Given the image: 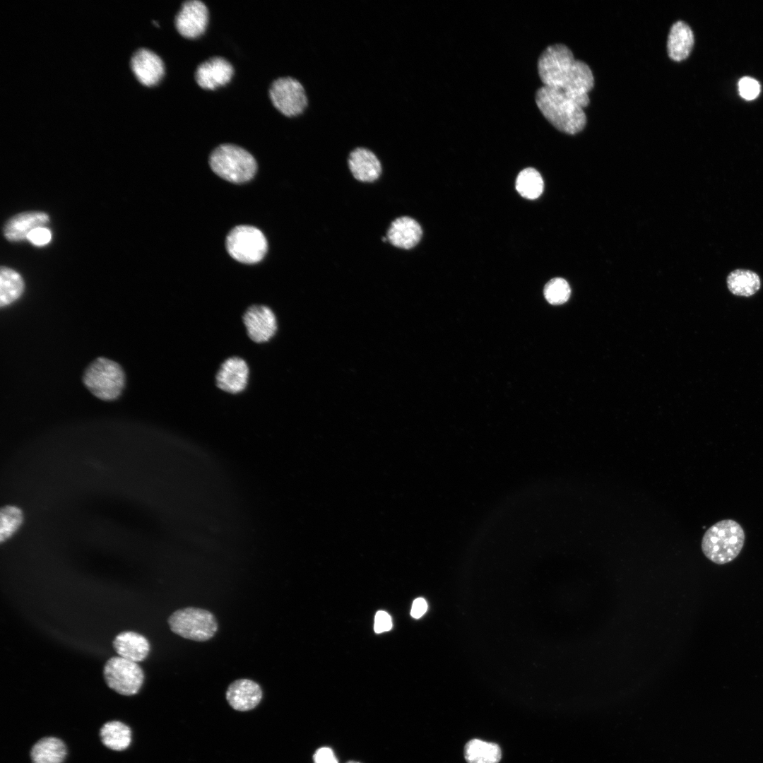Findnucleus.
<instances>
[{
	"instance_id": "1",
	"label": "nucleus",
	"mask_w": 763,
	"mask_h": 763,
	"mask_svg": "<svg viewBox=\"0 0 763 763\" xmlns=\"http://www.w3.org/2000/svg\"><path fill=\"white\" fill-rule=\"evenodd\" d=\"M538 72L543 85L562 92L583 108L588 105V93L594 83L592 71L586 63L575 59L567 46H548L539 57Z\"/></svg>"
},
{
	"instance_id": "2",
	"label": "nucleus",
	"mask_w": 763,
	"mask_h": 763,
	"mask_svg": "<svg viewBox=\"0 0 763 763\" xmlns=\"http://www.w3.org/2000/svg\"><path fill=\"white\" fill-rule=\"evenodd\" d=\"M535 100L544 117L557 130L575 134L584 128L586 117L583 107L562 92L543 85L537 90Z\"/></svg>"
},
{
	"instance_id": "3",
	"label": "nucleus",
	"mask_w": 763,
	"mask_h": 763,
	"mask_svg": "<svg viewBox=\"0 0 763 763\" xmlns=\"http://www.w3.org/2000/svg\"><path fill=\"white\" fill-rule=\"evenodd\" d=\"M745 540L742 526L732 519H724L712 525L704 533L702 550L709 560L725 564L735 560L741 552Z\"/></svg>"
},
{
	"instance_id": "4",
	"label": "nucleus",
	"mask_w": 763,
	"mask_h": 763,
	"mask_svg": "<svg viewBox=\"0 0 763 763\" xmlns=\"http://www.w3.org/2000/svg\"><path fill=\"white\" fill-rule=\"evenodd\" d=\"M212 170L223 179L233 183L251 180L257 170L253 155L243 148L232 143L216 147L209 157Z\"/></svg>"
},
{
	"instance_id": "5",
	"label": "nucleus",
	"mask_w": 763,
	"mask_h": 763,
	"mask_svg": "<svg viewBox=\"0 0 763 763\" xmlns=\"http://www.w3.org/2000/svg\"><path fill=\"white\" fill-rule=\"evenodd\" d=\"M125 373L117 362L99 357L85 369L83 382L89 391L105 401L117 399L125 386Z\"/></svg>"
},
{
	"instance_id": "6",
	"label": "nucleus",
	"mask_w": 763,
	"mask_h": 763,
	"mask_svg": "<svg viewBox=\"0 0 763 763\" xmlns=\"http://www.w3.org/2000/svg\"><path fill=\"white\" fill-rule=\"evenodd\" d=\"M168 625L176 634L196 641L209 640L218 630L217 620L211 612L192 607L175 611L168 618Z\"/></svg>"
},
{
	"instance_id": "7",
	"label": "nucleus",
	"mask_w": 763,
	"mask_h": 763,
	"mask_svg": "<svg viewBox=\"0 0 763 763\" xmlns=\"http://www.w3.org/2000/svg\"><path fill=\"white\" fill-rule=\"evenodd\" d=\"M268 95L276 110L288 118L301 115L309 105L305 87L298 78L290 75L273 80L268 89Z\"/></svg>"
},
{
	"instance_id": "8",
	"label": "nucleus",
	"mask_w": 763,
	"mask_h": 763,
	"mask_svg": "<svg viewBox=\"0 0 763 763\" xmlns=\"http://www.w3.org/2000/svg\"><path fill=\"white\" fill-rule=\"evenodd\" d=\"M226 249L237 261L255 264L264 257L267 251V241L262 232L256 227L239 225L228 233Z\"/></svg>"
},
{
	"instance_id": "9",
	"label": "nucleus",
	"mask_w": 763,
	"mask_h": 763,
	"mask_svg": "<svg viewBox=\"0 0 763 763\" xmlns=\"http://www.w3.org/2000/svg\"><path fill=\"white\" fill-rule=\"evenodd\" d=\"M107 685L123 696L136 694L144 682V673L136 663L121 656H114L107 661L103 668Z\"/></svg>"
},
{
	"instance_id": "10",
	"label": "nucleus",
	"mask_w": 763,
	"mask_h": 763,
	"mask_svg": "<svg viewBox=\"0 0 763 763\" xmlns=\"http://www.w3.org/2000/svg\"><path fill=\"white\" fill-rule=\"evenodd\" d=\"M208 22V10L199 0L184 1L175 16L178 32L187 38H196L205 31Z\"/></svg>"
},
{
	"instance_id": "11",
	"label": "nucleus",
	"mask_w": 763,
	"mask_h": 763,
	"mask_svg": "<svg viewBox=\"0 0 763 763\" xmlns=\"http://www.w3.org/2000/svg\"><path fill=\"white\" fill-rule=\"evenodd\" d=\"M248 336L260 343L269 341L277 331L276 318L273 311L265 305H252L243 315Z\"/></svg>"
},
{
	"instance_id": "12",
	"label": "nucleus",
	"mask_w": 763,
	"mask_h": 763,
	"mask_svg": "<svg viewBox=\"0 0 763 763\" xmlns=\"http://www.w3.org/2000/svg\"><path fill=\"white\" fill-rule=\"evenodd\" d=\"M233 73L234 69L229 61L222 57H213L198 66L195 80L201 88L214 90L228 83Z\"/></svg>"
},
{
	"instance_id": "13",
	"label": "nucleus",
	"mask_w": 763,
	"mask_h": 763,
	"mask_svg": "<svg viewBox=\"0 0 763 763\" xmlns=\"http://www.w3.org/2000/svg\"><path fill=\"white\" fill-rule=\"evenodd\" d=\"M347 163L350 172L358 181L372 182L382 173V164L377 155L366 146H356L348 155Z\"/></svg>"
},
{
	"instance_id": "14",
	"label": "nucleus",
	"mask_w": 763,
	"mask_h": 763,
	"mask_svg": "<svg viewBox=\"0 0 763 763\" xmlns=\"http://www.w3.org/2000/svg\"><path fill=\"white\" fill-rule=\"evenodd\" d=\"M130 64L136 78L146 85L157 84L165 73L162 60L147 48L136 50L131 56Z\"/></svg>"
},
{
	"instance_id": "15",
	"label": "nucleus",
	"mask_w": 763,
	"mask_h": 763,
	"mask_svg": "<svg viewBox=\"0 0 763 763\" xmlns=\"http://www.w3.org/2000/svg\"><path fill=\"white\" fill-rule=\"evenodd\" d=\"M249 367L246 362L239 357L227 358L221 365L216 374V385L221 390L237 394L242 391L247 384Z\"/></svg>"
},
{
	"instance_id": "16",
	"label": "nucleus",
	"mask_w": 763,
	"mask_h": 763,
	"mask_svg": "<svg viewBox=\"0 0 763 763\" xmlns=\"http://www.w3.org/2000/svg\"><path fill=\"white\" fill-rule=\"evenodd\" d=\"M263 692L258 683L249 679H238L227 687L225 697L230 706L239 711L254 709L261 702Z\"/></svg>"
},
{
	"instance_id": "17",
	"label": "nucleus",
	"mask_w": 763,
	"mask_h": 763,
	"mask_svg": "<svg viewBox=\"0 0 763 763\" xmlns=\"http://www.w3.org/2000/svg\"><path fill=\"white\" fill-rule=\"evenodd\" d=\"M49 222V215L45 212H23L7 220L4 226L3 233L7 240L20 242L26 239L31 231L45 227Z\"/></svg>"
},
{
	"instance_id": "18",
	"label": "nucleus",
	"mask_w": 763,
	"mask_h": 763,
	"mask_svg": "<svg viewBox=\"0 0 763 763\" xmlns=\"http://www.w3.org/2000/svg\"><path fill=\"white\" fill-rule=\"evenodd\" d=\"M422 235V228L415 220L403 216L391 223L386 238L396 247L409 249L420 242Z\"/></svg>"
},
{
	"instance_id": "19",
	"label": "nucleus",
	"mask_w": 763,
	"mask_h": 763,
	"mask_svg": "<svg viewBox=\"0 0 763 763\" xmlns=\"http://www.w3.org/2000/svg\"><path fill=\"white\" fill-rule=\"evenodd\" d=\"M68 754L65 742L53 735L40 738L30 750L31 763H65Z\"/></svg>"
},
{
	"instance_id": "20",
	"label": "nucleus",
	"mask_w": 763,
	"mask_h": 763,
	"mask_svg": "<svg viewBox=\"0 0 763 763\" xmlns=\"http://www.w3.org/2000/svg\"><path fill=\"white\" fill-rule=\"evenodd\" d=\"M113 647L119 656L136 663L146 658L150 648L144 636L131 631L117 634L113 641Z\"/></svg>"
},
{
	"instance_id": "21",
	"label": "nucleus",
	"mask_w": 763,
	"mask_h": 763,
	"mask_svg": "<svg viewBox=\"0 0 763 763\" xmlns=\"http://www.w3.org/2000/svg\"><path fill=\"white\" fill-rule=\"evenodd\" d=\"M99 736L105 747L116 752L128 750L133 740L132 729L119 720L105 723L100 729Z\"/></svg>"
},
{
	"instance_id": "22",
	"label": "nucleus",
	"mask_w": 763,
	"mask_h": 763,
	"mask_svg": "<svg viewBox=\"0 0 763 763\" xmlns=\"http://www.w3.org/2000/svg\"><path fill=\"white\" fill-rule=\"evenodd\" d=\"M694 44L691 28L683 21L675 23L670 30L667 50L670 58L676 61L687 59Z\"/></svg>"
},
{
	"instance_id": "23",
	"label": "nucleus",
	"mask_w": 763,
	"mask_h": 763,
	"mask_svg": "<svg viewBox=\"0 0 763 763\" xmlns=\"http://www.w3.org/2000/svg\"><path fill=\"white\" fill-rule=\"evenodd\" d=\"M463 755L466 763H499L502 752L496 743L473 738L465 744Z\"/></svg>"
},
{
	"instance_id": "24",
	"label": "nucleus",
	"mask_w": 763,
	"mask_h": 763,
	"mask_svg": "<svg viewBox=\"0 0 763 763\" xmlns=\"http://www.w3.org/2000/svg\"><path fill=\"white\" fill-rule=\"evenodd\" d=\"M24 281L16 271L6 266L1 267L0 305L6 307L16 301L24 291Z\"/></svg>"
},
{
	"instance_id": "25",
	"label": "nucleus",
	"mask_w": 763,
	"mask_h": 763,
	"mask_svg": "<svg viewBox=\"0 0 763 763\" xmlns=\"http://www.w3.org/2000/svg\"><path fill=\"white\" fill-rule=\"evenodd\" d=\"M760 285L758 275L750 270H735L727 278L728 288L735 295L751 296L757 292Z\"/></svg>"
},
{
	"instance_id": "26",
	"label": "nucleus",
	"mask_w": 763,
	"mask_h": 763,
	"mask_svg": "<svg viewBox=\"0 0 763 763\" xmlns=\"http://www.w3.org/2000/svg\"><path fill=\"white\" fill-rule=\"evenodd\" d=\"M543 186L540 174L531 167L521 171L516 181L517 191L521 196L528 199L539 197L543 191Z\"/></svg>"
},
{
	"instance_id": "27",
	"label": "nucleus",
	"mask_w": 763,
	"mask_h": 763,
	"mask_svg": "<svg viewBox=\"0 0 763 763\" xmlns=\"http://www.w3.org/2000/svg\"><path fill=\"white\" fill-rule=\"evenodd\" d=\"M23 521L22 511L17 507L7 505L0 511V542L10 538L20 528Z\"/></svg>"
},
{
	"instance_id": "28",
	"label": "nucleus",
	"mask_w": 763,
	"mask_h": 763,
	"mask_svg": "<svg viewBox=\"0 0 763 763\" xmlns=\"http://www.w3.org/2000/svg\"><path fill=\"white\" fill-rule=\"evenodd\" d=\"M570 293L571 290L568 283L561 278L550 280L544 288L545 297L552 304L564 303L569 298Z\"/></svg>"
},
{
	"instance_id": "29",
	"label": "nucleus",
	"mask_w": 763,
	"mask_h": 763,
	"mask_svg": "<svg viewBox=\"0 0 763 763\" xmlns=\"http://www.w3.org/2000/svg\"><path fill=\"white\" fill-rule=\"evenodd\" d=\"M738 88L742 97L747 100L755 99L760 91L759 82L748 76L743 77L739 81Z\"/></svg>"
},
{
	"instance_id": "30",
	"label": "nucleus",
	"mask_w": 763,
	"mask_h": 763,
	"mask_svg": "<svg viewBox=\"0 0 763 763\" xmlns=\"http://www.w3.org/2000/svg\"><path fill=\"white\" fill-rule=\"evenodd\" d=\"M27 239L35 246H45L51 241L52 232L45 227H38L29 233Z\"/></svg>"
},
{
	"instance_id": "31",
	"label": "nucleus",
	"mask_w": 763,
	"mask_h": 763,
	"mask_svg": "<svg viewBox=\"0 0 763 763\" xmlns=\"http://www.w3.org/2000/svg\"><path fill=\"white\" fill-rule=\"evenodd\" d=\"M392 622L390 615L385 611H378L374 619V631L382 633L391 629Z\"/></svg>"
},
{
	"instance_id": "32",
	"label": "nucleus",
	"mask_w": 763,
	"mask_h": 763,
	"mask_svg": "<svg viewBox=\"0 0 763 763\" xmlns=\"http://www.w3.org/2000/svg\"><path fill=\"white\" fill-rule=\"evenodd\" d=\"M314 763H338L331 748L322 747L316 750L313 755Z\"/></svg>"
},
{
	"instance_id": "33",
	"label": "nucleus",
	"mask_w": 763,
	"mask_h": 763,
	"mask_svg": "<svg viewBox=\"0 0 763 763\" xmlns=\"http://www.w3.org/2000/svg\"><path fill=\"white\" fill-rule=\"evenodd\" d=\"M427 608V605L424 598H416L413 603L410 615L414 618H420L425 614Z\"/></svg>"
},
{
	"instance_id": "34",
	"label": "nucleus",
	"mask_w": 763,
	"mask_h": 763,
	"mask_svg": "<svg viewBox=\"0 0 763 763\" xmlns=\"http://www.w3.org/2000/svg\"><path fill=\"white\" fill-rule=\"evenodd\" d=\"M346 763H361V762H356V761H349V762H348Z\"/></svg>"
}]
</instances>
